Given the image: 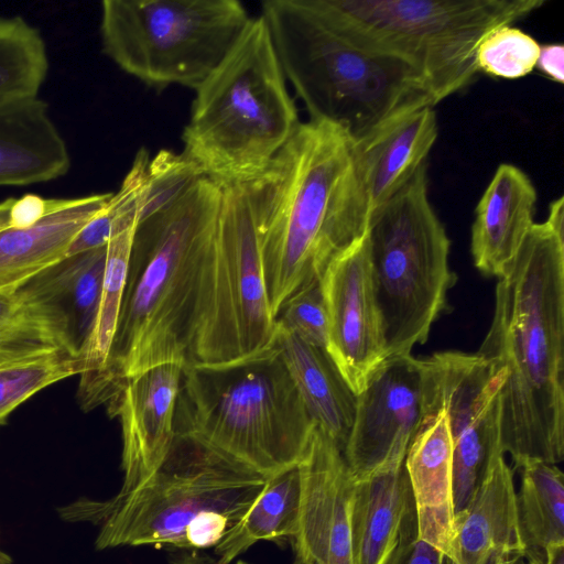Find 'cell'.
I'll return each instance as SVG.
<instances>
[{
    "label": "cell",
    "instance_id": "1",
    "mask_svg": "<svg viewBox=\"0 0 564 564\" xmlns=\"http://www.w3.org/2000/svg\"><path fill=\"white\" fill-rule=\"evenodd\" d=\"M506 371L500 446L521 468L564 458V197L534 223L498 276L495 312L476 352Z\"/></svg>",
    "mask_w": 564,
    "mask_h": 564
},
{
    "label": "cell",
    "instance_id": "2",
    "mask_svg": "<svg viewBox=\"0 0 564 564\" xmlns=\"http://www.w3.org/2000/svg\"><path fill=\"white\" fill-rule=\"evenodd\" d=\"M246 186L275 318L288 299L367 236L371 205L355 139L325 121L301 122L264 172Z\"/></svg>",
    "mask_w": 564,
    "mask_h": 564
},
{
    "label": "cell",
    "instance_id": "3",
    "mask_svg": "<svg viewBox=\"0 0 564 564\" xmlns=\"http://www.w3.org/2000/svg\"><path fill=\"white\" fill-rule=\"evenodd\" d=\"M221 194L202 177L138 223L116 335L91 405L111 402L128 378L149 368L186 362L197 275Z\"/></svg>",
    "mask_w": 564,
    "mask_h": 564
},
{
    "label": "cell",
    "instance_id": "4",
    "mask_svg": "<svg viewBox=\"0 0 564 564\" xmlns=\"http://www.w3.org/2000/svg\"><path fill=\"white\" fill-rule=\"evenodd\" d=\"M267 479L175 433L167 456L140 487L107 501H76L61 514L68 521L98 524V550L152 545L197 551L223 540Z\"/></svg>",
    "mask_w": 564,
    "mask_h": 564
},
{
    "label": "cell",
    "instance_id": "5",
    "mask_svg": "<svg viewBox=\"0 0 564 564\" xmlns=\"http://www.w3.org/2000/svg\"><path fill=\"white\" fill-rule=\"evenodd\" d=\"M301 121L264 18L195 89L183 153L220 187L261 175Z\"/></svg>",
    "mask_w": 564,
    "mask_h": 564
},
{
    "label": "cell",
    "instance_id": "6",
    "mask_svg": "<svg viewBox=\"0 0 564 564\" xmlns=\"http://www.w3.org/2000/svg\"><path fill=\"white\" fill-rule=\"evenodd\" d=\"M315 422L275 344L237 364H184L175 433L269 478L300 463Z\"/></svg>",
    "mask_w": 564,
    "mask_h": 564
},
{
    "label": "cell",
    "instance_id": "7",
    "mask_svg": "<svg viewBox=\"0 0 564 564\" xmlns=\"http://www.w3.org/2000/svg\"><path fill=\"white\" fill-rule=\"evenodd\" d=\"M348 44L415 69L435 105L477 75L476 50L491 30L513 24L545 0H302Z\"/></svg>",
    "mask_w": 564,
    "mask_h": 564
},
{
    "label": "cell",
    "instance_id": "8",
    "mask_svg": "<svg viewBox=\"0 0 564 564\" xmlns=\"http://www.w3.org/2000/svg\"><path fill=\"white\" fill-rule=\"evenodd\" d=\"M261 15L310 120L338 126L357 140L398 111L435 106L410 65L348 44L316 21L302 0H267Z\"/></svg>",
    "mask_w": 564,
    "mask_h": 564
},
{
    "label": "cell",
    "instance_id": "9",
    "mask_svg": "<svg viewBox=\"0 0 564 564\" xmlns=\"http://www.w3.org/2000/svg\"><path fill=\"white\" fill-rule=\"evenodd\" d=\"M367 246L387 358L424 344L456 283L451 240L427 189L426 164L371 212Z\"/></svg>",
    "mask_w": 564,
    "mask_h": 564
},
{
    "label": "cell",
    "instance_id": "10",
    "mask_svg": "<svg viewBox=\"0 0 564 564\" xmlns=\"http://www.w3.org/2000/svg\"><path fill=\"white\" fill-rule=\"evenodd\" d=\"M275 332L247 186L224 187L197 275L186 364L248 360L274 345Z\"/></svg>",
    "mask_w": 564,
    "mask_h": 564
},
{
    "label": "cell",
    "instance_id": "11",
    "mask_svg": "<svg viewBox=\"0 0 564 564\" xmlns=\"http://www.w3.org/2000/svg\"><path fill=\"white\" fill-rule=\"evenodd\" d=\"M251 17L237 0H105L102 52L154 89H196L235 46Z\"/></svg>",
    "mask_w": 564,
    "mask_h": 564
},
{
    "label": "cell",
    "instance_id": "12",
    "mask_svg": "<svg viewBox=\"0 0 564 564\" xmlns=\"http://www.w3.org/2000/svg\"><path fill=\"white\" fill-rule=\"evenodd\" d=\"M424 414L442 408L453 446L455 514L464 510L488 475L500 446V389L503 369L477 354L442 351L421 359Z\"/></svg>",
    "mask_w": 564,
    "mask_h": 564
},
{
    "label": "cell",
    "instance_id": "13",
    "mask_svg": "<svg viewBox=\"0 0 564 564\" xmlns=\"http://www.w3.org/2000/svg\"><path fill=\"white\" fill-rule=\"evenodd\" d=\"M423 417L422 360L411 354L386 358L357 394L354 423L343 451L355 479L404 463Z\"/></svg>",
    "mask_w": 564,
    "mask_h": 564
},
{
    "label": "cell",
    "instance_id": "14",
    "mask_svg": "<svg viewBox=\"0 0 564 564\" xmlns=\"http://www.w3.org/2000/svg\"><path fill=\"white\" fill-rule=\"evenodd\" d=\"M321 285L327 312V351L357 395L387 358L366 237L327 264Z\"/></svg>",
    "mask_w": 564,
    "mask_h": 564
},
{
    "label": "cell",
    "instance_id": "15",
    "mask_svg": "<svg viewBox=\"0 0 564 564\" xmlns=\"http://www.w3.org/2000/svg\"><path fill=\"white\" fill-rule=\"evenodd\" d=\"M297 465L301 502L291 540L294 564H354L350 514L356 479L343 453L317 424Z\"/></svg>",
    "mask_w": 564,
    "mask_h": 564
},
{
    "label": "cell",
    "instance_id": "16",
    "mask_svg": "<svg viewBox=\"0 0 564 564\" xmlns=\"http://www.w3.org/2000/svg\"><path fill=\"white\" fill-rule=\"evenodd\" d=\"M183 362H166L128 378L110 402L122 429L123 482L117 496L140 487L160 467L175 438Z\"/></svg>",
    "mask_w": 564,
    "mask_h": 564
},
{
    "label": "cell",
    "instance_id": "17",
    "mask_svg": "<svg viewBox=\"0 0 564 564\" xmlns=\"http://www.w3.org/2000/svg\"><path fill=\"white\" fill-rule=\"evenodd\" d=\"M417 535L451 558L455 533L453 446L442 408L424 414L405 458Z\"/></svg>",
    "mask_w": 564,
    "mask_h": 564
},
{
    "label": "cell",
    "instance_id": "18",
    "mask_svg": "<svg viewBox=\"0 0 564 564\" xmlns=\"http://www.w3.org/2000/svg\"><path fill=\"white\" fill-rule=\"evenodd\" d=\"M499 454L468 506L455 514L451 558L443 564H516L523 556L512 470Z\"/></svg>",
    "mask_w": 564,
    "mask_h": 564
},
{
    "label": "cell",
    "instance_id": "19",
    "mask_svg": "<svg viewBox=\"0 0 564 564\" xmlns=\"http://www.w3.org/2000/svg\"><path fill=\"white\" fill-rule=\"evenodd\" d=\"M111 193L48 199L43 216L24 227H0V291L15 292L64 259L82 229L108 203Z\"/></svg>",
    "mask_w": 564,
    "mask_h": 564
},
{
    "label": "cell",
    "instance_id": "20",
    "mask_svg": "<svg viewBox=\"0 0 564 564\" xmlns=\"http://www.w3.org/2000/svg\"><path fill=\"white\" fill-rule=\"evenodd\" d=\"M438 135L433 106H414L383 120L355 140L357 163L371 212L425 164Z\"/></svg>",
    "mask_w": 564,
    "mask_h": 564
},
{
    "label": "cell",
    "instance_id": "21",
    "mask_svg": "<svg viewBox=\"0 0 564 564\" xmlns=\"http://www.w3.org/2000/svg\"><path fill=\"white\" fill-rule=\"evenodd\" d=\"M538 193L518 166L500 164L482 193L471 226L470 251L475 267L500 276L534 225Z\"/></svg>",
    "mask_w": 564,
    "mask_h": 564
},
{
    "label": "cell",
    "instance_id": "22",
    "mask_svg": "<svg viewBox=\"0 0 564 564\" xmlns=\"http://www.w3.org/2000/svg\"><path fill=\"white\" fill-rule=\"evenodd\" d=\"M106 259L107 246L66 256L19 289L50 313L78 361L96 321Z\"/></svg>",
    "mask_w": 564,
    "mask_h": 564
},
{
    "label": "cell",
    "instance_id": "23",
    "mask_svg": "<svg viewBox=\"0 0 564 564\" xmlns=\"http://www.w3.org/2000/svg\"><path fill=\"white\" fill-rule=\"evenodd\" d=\"M70 156L39 97L0 105V186H28L64 176Z\"/></svg>",
    "mask_w": 564,
    "mask_h": 564
},
{
    "label": "cell",
    "instance_id": "24",
    "mask_svg": "<svg viewBox=\"0 0 564 564\" xmlns=\"http://www.w3.org/2000/svg\"><path fill=\"white\" fill-rule=\"evenodd\" d=\"M274 344L314 422L343 453L357 395L327 349L307 344L276 323Z\"/></svg>",
    "mask_w": 564,
    "mask_h": 564
},
{
    "label": "cell",
    "instance_id": "25",
    "mask_svg": "<svg viewBox=\"0 0 564 564\" xmlns=\"http://www.w3.org/2000/svg\"><path fill=\"white\" fill-rule=\"evenodd\" d=\"M413 503L404 463L357 479L350 514L352 563L384 564Z\"/></svg>",
    "mask_w": 564,
    "mask_h": 564
},
{
    "label": "cell",
    "instance_id": "26",
    "mask_svg": "<svg viewBox=\"0 0 564 564\" xmlns=\"http://www.w3.org/2000/svg\"><path fill=\"white\" fill-rule=\"evenodd\" d=\"M301 502L299 465L270 476L245 516L215 546L217 564H230L259 541L291 540Z\"/></svg>",
    "mask_w": 564,
    "mask_h": 564
},
{
    "label": "cell",
    "instance_id": "27",
    "mask_svg": "<svg viewBox=\"0 0 564 564\" xmlns=\"http://www.w3.org/2000/svg\"><path fill=\"white\" fill-rule=\"evenodd\" d=\"M516 495L518 528L529 564H545L551 545L564 544V482L556 465L532 460L521 468Z\"/></svg>",
    "mask_w": 564,
    "mask_h": 564
},
{
    "label": "cell",
    "instance_id": "28",
    "mask_svg": "<svg viewBox=\"0 0 564 564\" xmlns=\"http://www.w3.org/2000/svg\"><path fill=\"white\" fill-rule=\"evenodd\" d=\"M137 226L115 230L107 243L99 307L91 335L79 359L80 395L87 405L105 372L116 335Z\"/></svg>",
    "mask_w": 564,
    "mask_h": 564
},
{
    "label": "cell",
    "instance_id": "29",
    "mask_svg": "<svg viewBox=\"0 0 564 564\" xmlns=\"http://www.w3.org/2000/svg\"><path fill=\"white\" fill-rule=\"evenodd\" d=\"M47 72L40 31L21 17L0 18V105L39 97Z\"/></svg>",
    "mask_w": 564,
    "mask_h": 564
},
{
    "label": "cell",
    "instance_id": "30",
    "mask_svg": "<svg viewBox=\"0 0 564 564\" xmlns=\"http://www.w3.org/2000/svg\"><path fill=\"white\" fill-rule=\"evenodd\" d=\"M79 372L78 359L62 350L0 358V423L40 390Z\"/></svg>",
    "mask_w": 564,
    "mask_h": 564
},
{
    "label": "cell",
    "instance_id": "31",
    "mask_svg": "<svg viewBox=\"0 0 564 564\" xmlns=\"http://www.w3.org/2000/svg\"><path fill=\"white\" fill-rule=\"evenodd\" d=\"M43 350L66 352L50 315L19 290L0 291V358Z\"/></svg>",
    "mask_w": 564,
    "mask_h": 564
},
{
    "label": "cell",
    "instance_id": "32",
    "mask_svg": "<svg viewBox=\"0 0 564 564\" xmlns=\"http://www.w3.org/2000/svg\"><path fill=\"white\" fill-rule=\"evenodd\" d=\"M541 45L512 24L501 25L485 35L477 46L475 63L478 72L517 79L532 73Z\"/></svg>",
    "mask_w": 564,
    "mask_h": 564
},
{
    "label": "cell",
    "instance_id": "33",
    "mask_svg": "<svg viewBox=\"0 0 564 564\" xmlns=\"http://www.w3.org/2000/svg\"><path fill=\"white\" fill-rule=\"evenodd\" d=\"M202 177V171L183 152L160 150L148 164L139 221L178 199Z\"/></svg>",
    "mask_w": 564,
    "mask_h": 564
},
{
    "label": "cell",
    "instance_id": "34",
    "mask_svg": "<svg viewBox=\"0 0 564 564\" xmlns=\"http://www.w3.org/2000/svg\"><path fill=\"white\" fill-rule=\"evenodd\" d=\"M275 322L303 341L327 349V312L321 276L288 299Z\"/></svg>",
    "mask_w": 564,
    "mask_h": 564
},
{
    "label": "cell",
    "instance_id": "35",
    "mask_svg": "<svg viewBox=\"0 0 564 564\" xmlns=\"http://www.w3.org/2000/svg\"><path fill=\"white\" fill-rule=\"evenodd\" d=\"M443 553L417 535L414 503L403 521L395 547L384 564H443Z\"/></svg>",
    "mask_w": 564,
    "mask_h": 564
},
{
    "label": "cell",
    "instance_id": "36",
    "mask_svg": "<svg viewBox=\"0 0 564 564\" xmlns=\"http://www.w3.org/2000/svg\"><path fill=\"white\" fill-rule=\"evenodd\" d=\"M47 200L36 195H26L18 199L12 198L7 225L11 227L32 225L45 213Z\"/></svg>",
    "mask_w": 564,
    "mask_h": 564
},
{
    "label": "cell",
    "instance_id": "37",
    "mask_svg": "<svg viewBox=\"0 0 564 564\" xmlns=\"http://www.w3.org/2000/svg\"><path fill=\"white\" fill-rule=\"evenodd\" d=\"M535 67L552 80L563 84L564 45L555 43L541 45Z\"/></svg>",
    "mask_w": 564,
    "mask_h": 564
},
{
    "label": "cell",
    "instance_id": "38",
    "mask_svg": "<svg viewBox=\"0 0 564 564\" xmlns=\"http://www.w3.org/2000/svg\"><path fill=\"white\" fill-rule=\"evenodd\" d=\"M171 564H217L216 560L199 554L197 551H189L176 556Z\"/></svg>",
    "mask_w": 564,
    "mask_h": 564
},
{
    "label": "cell",
    "instance_id": "39",
    "mask_svg": "<svg viewBox=\"0 0 564 564\" xmlns=\"http://www.w3.org/2000/svg\"><path fill=\"white\" fill-rule=\"evenodd\" d=\"M545 564H564V544H554L547 549Z\"/></svg>",
    "mask_w": 564,
    "mask_h": 564
},
{
    "label": "cell",
    "instance_id": "40",
    "mask_svg": "<svg viewBox=\"0 0 564 564\" xmlns=\"http://www.w3.org/2000/svg\"><path fill=\"white\" fill-rule=\"evenodd\" d=\"M12 198L0 203V227L7 225Z\"/></svg>",
    "mask_w": 564,
    "mask_h": 564
},
{
    "label": "cell",
    "instance_id": "41",
    "mask_svg": "<svg viewBox=\"0 0 564 564\" xmlns=\"http://www.w3.org/2000/svg\"><path fill=\"white\" fill-rule=\"evenodd\" d=\"M11 557L0 549V564H10Z\"/></svg>",
    "mask_w": 564,
    "mask_h": 564
},
{
    "label": "cell",
    "instance_id": "42",
    "mask_svg": "<svg viewBox=\"0 0 564 564\" xmlns=\"http://www.w3.org/2000/svg\"><path fill=\"white\" fill-rule=\"evenodd\" d=\"M237 564H248V563H246L243 561H239V562H237Z\"/></svg>",
    "mask_w": 564,
    "mask_h": 564
}]
</instances>
